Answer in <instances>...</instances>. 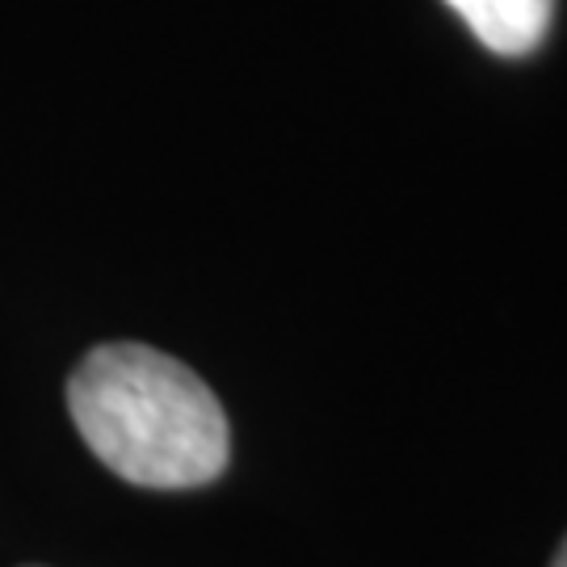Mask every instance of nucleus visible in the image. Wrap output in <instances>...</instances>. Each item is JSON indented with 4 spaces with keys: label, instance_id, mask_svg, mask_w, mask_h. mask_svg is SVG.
Returning a JSON list of instances; mask_svg holds the SVG:
<instances>
[{
    "label": "nucleus",
    "instance_id": "nucleus-1",
    "mask_svg": "<svg viewBox=\"0 0 567 567\" xmlns=\"http://www.w3.org/2000/svg\"><path fill=\"white\" fill-rule=\"evenodd\" d=\"M68 408L89 450L126 484L203 487L224 475L231 454L215 391L147 344L93 349L68 383Z\"/></svg>",
    "mask_w": 567,
    "mask_h": 567
},
{
    "label": "nucleus",
    "instance_id": "nucleus-2",
    "mask_svg": "<svg viewBox=\"0 0 567 567\" xmlns=\"http://www.w3.org/2000/svg\"><path fill=\"white\" fill-rule=\"evenodd\" d=\"M492 55L522 60L547 39L555 0H446Z\"/></svg>",
    "mask_w": 567,
    "mask_h": 567
},
{
    "label": "nucleus",
    "instance_id": "nucleus-3",
    "mask_svg": "<svg viewBox=\"0 0 567 567\" xmlns=\"http://www.w3.org/2000/svg\"><path fill=\"white\" fill-rule=\"evenodd\" d=\"M550 567H567V538H564V547H559V555H555V564Z\"/></svg>",
    "mask_w": 567,
    "mask_h": 567
}]
</instances>
